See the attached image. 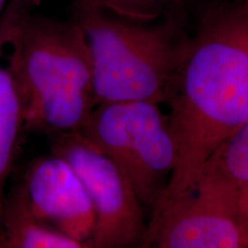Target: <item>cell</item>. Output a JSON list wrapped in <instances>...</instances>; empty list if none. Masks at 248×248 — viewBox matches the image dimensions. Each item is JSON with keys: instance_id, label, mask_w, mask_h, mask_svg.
Here are the masks:
<instances>
[{"instance_id": "6da1fadb", "label": "cell", "mask_w": 248, "mask_h": 248, "mask_svg": "<svg viewBox=\"0 0 248 248\" xmlns=\"http://www.w3.org/2000/svg\"><path fill=\"white\" fill-rule=\"evenodd\" d=\"M167 104L177 161L156 206L190 192L248 120V0L214 15L182 48Z\"/></svg>"}, {"instance_id": "7a4b0ae2", "label": "cell", "mask_w": 248, "mask_h": 248, "mask_svg": "<svg viewBox=\"0 0 248 248\" xmlns=\"http://www.w3.org/2000/svg\"><path fill=\"white\" fill-rule=\"evenodd\" d=\"M13 55L27 132H79L95 106L91 58L79 24L48 20L13 24Z\"/></svg>"}, {"instance_id": "3957f363", "label": "cell", "mask_w": 248, "mask_h": 248, "mask_svg": "<svg viewBox=\"0 0 248 248\" xmlns=\"http://www.w3.org/2000/svg\"><path fill=\"white\" fill-rule=\"evenodd\" d=\"M76 22L88 43L95 106L167 104L182 54L167 29L121 17L92 0H83Z\"/></svg>"}, {"instance_id": "277c9868", "label": "cell", "mask_w": 248, "mask_h": 248, "mask_svg": "<svg viewBox=\"0 0 248 248\" xmlns=\"http://www.w3.org/2000/svg\"><path fill=\"white\" fill-rule=\"evenodd\" d=\"M77 133L122 170L142 207L153 210L177 161V146L161 105L148 101L97 105Z\"/></svg>"}, {"instance_id": "5b68a950", "label": "cell", "mask_w": 248, "mask_h": 248, "mask_svg": "<svg viewBox=\"0 0 248 248\" xmlns=\"http://www.w3.org/2000/svg\"><path fill=\"white\" fill-rule=\"evenodd\" d=\"M137 248H248L237 192L215 157L190 192L155 207Z\"/></svg>"}, {"instance_id": "8992f818", "label": "cell", "mask_w": 248, "mask_h": 248, "mask_svg": "<svg viewBox=\"0 0 248 248\" xmlns=\"http://www.w3.org/2000/svg\"><path fill=\"white\" fill-rule=\"evenodd\" d=\"M52 153L78 175L94 212V248L137 245L146 223L142 204L131 183L115 163L77 132L52 136Z\"/></svg>"}, {"instance_id": "52a82bcc", "label": "cell", "mask_w": 248, "mask_h": 248, "mask_svg": "<svg viewBox=\"0 0 248 248\" xmlns=\"http://www.w3.org/2000/svg\"><path fill=\"white\" fill-rule=\"evenodd\" d=\"M16 190L29 215L48 228L80 241H91L94 212L78 175L52 153L37 157Z\"/></svg>"}, {"instance_id": "ba28073f", "label": "cell", "mask_w": 248, "mask_h": 248, "mask_svg": "<svg viewBox=\"0 0 248 248\" xmlns=\"http://www.w3.org/2000/svg\"><path fill=\"white\" fill-rule=\"evenodd\" d=\"M26 133V107L14 64L13 24H9L0 31V229L8 197L6 186Z\"/></svg>"}, {"instance_id": "9c48e42d", "label": "cell", "mask_w": 248, "mask_h": 248, "mask_svg": "<svg viewBox=\"0 0 248 248\" xmlns=\"http://www.w3.org/2000/svg\"><path fill=\"white\" fill-rule=\"evenodd\" d=\"M0 248H94L33 219L28 214L16 188L6 200L0 229Z\"/></svg>"}, {"instance_id": "30bf717a", "label": "cell", "mask_w": 248, "mask_h": 248, "mask_svg": "<svg viewBox=\"0 0 248 248\" xmlns=\"http://www.w3.org/2000/svg\"><path fill=\"white\" fill-rule=\"evenodd\" d=\"M214 157L234 186L241 222L248 233V120L226 139Z\"/></svg>"}, {"instance_id": "8fae6325", "label": "cell", "mask_w": 248, "mask_h": 248, "mask_svg": "<svg viewBox=\"0 0 248 248\" xmlns=\"http://www.w3.org/2000/svg\"><path fill=\"white\" fill-rule=\"evenodd\" d=\"M110 13L136 21H145L169 11L182 0H92Z\"/></svg>"}, {"instance_id": "7c38bea8", "label": "cell", "mask_w": 248, "mask_h": 248, "mask_svg": "<svg viewBox=\"0 0 248 248\" xmlns=\"http://www.w3.org/2000/svg\"><path fill=\"white\" fill-rule=\"evenodd\" d=\"M6 1H7V0H0V14H1L2 9H4V6L6 4Z\"/></svg>"}]
</instances>
